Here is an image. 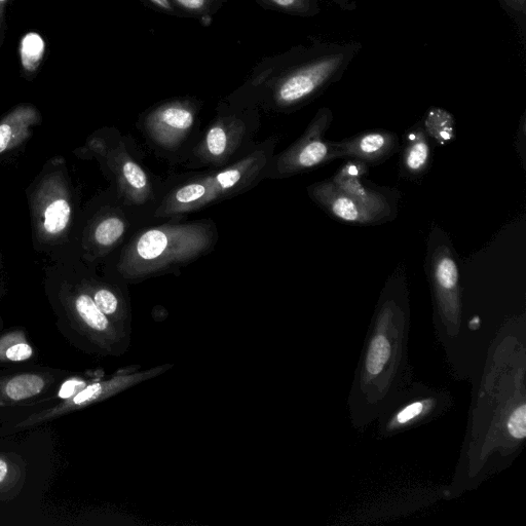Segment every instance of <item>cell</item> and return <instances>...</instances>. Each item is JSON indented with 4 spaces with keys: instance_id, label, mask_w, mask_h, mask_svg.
Here are the masks:
<instances>
[{
    "instance_id": "6da1fadb",
    "label": "cell",
    "mask_w": 526,
    "mask_h": 526,
    "mask_svg": "<svg viewBox=\"0 0 526 526\" xmlns=\"http://www.w3.org/2000/svg\"><path fill=\"white\" fill-rule=\"evenodd\" d=\"M362 49L359 42L299 45L262 60L248 85L265 90L280 109L304 106L340 82Z\"/></svg>"
},
{
    "instance_id": "7a4b0ae2",
    "label": "cell",
    "mask_w": 526,
    "mask_h": 526,
    "mask_svg": "<svg viewBox=\"0 0 526 526\" xmlns=\"http://www.w3.org/2000/svg\"><path fill=\"white\" fill-rule=\"evenodd\" d=\"M45 287L59 324L73 344L103 357H120L128 352L131 336L98 309L69 258L56 260L46 269Z\"/></svg>"
},
{
    "instance_id": "3957f363",
    "label": "cell",
    "mask_w": 526,
    "mask_h": 526,
    "mask_svg": "<svg viewBox=\"0 0 526 526\" xmlns=\"http://www.w3.org/2000/svg\"><path fill=\"white\" fill-rule=\"evenodd\" d=\"M32 245L53 261L73 255L75 196L66 161L50 159L26 190Z\"/></svg>"
},
{
    "instance_id": "277c9868",
    "label": "cell",
    "mask_w": 526,
    "mask_h": 526,
    "mask_svg": "<svg viewBox=\"0 0 526 526\" xmlns=\"http://www.w3.org/2000/svg\"><path fill=\"white\" fill-rule=\"evenodd\" d=\"M173 367L172 364H162L145 370H134L118 373L111 379L98 381L87 385L79 393L66 399L59 405L44 410L12 428L21 431L39 424L53 421L67 413L77 411L95 403H100L144 382L156 379Z\"/></svg>"
},
{
    "instance_id": "5b68a950",
    "label": "cell",
    "mask_w": 526,
    "mask_h": 526,
    "mask_svg": "<svg viewBox=\"0 0 526 526\" xmlns=\"http://www.w3.org/2000/svg\"><path fill=\"white\" fill-rule=\"evenodd\" d=\"M369 169L370 166L363 162L347 159L330 180L337 189L393 220L397 215L400 193L369 183L366 180Z\"/></svg>"
},
{
    "instance_id": "8992f818",
    "label": "cell",
    "mask_w": 526,
    "mask_h": 526,
    "mask_svg": "<svg viewBox=\"0 0 526 526\" xmlns=\"http://www.w3.org/2000/svg\"><path fill=\"white\" fill-rule=\"evenodd\" d=\"M332 121L330 108L323 107L317 112L304 138L287 154L284 161L287 172L312 170L337 160L335 141L324 139Z\"/></svg>"
},
{
    "instance_id": "52a82bcc",
    "label": "cell",
    "mask_w": 526,
    "mask_h": 526,
    "mask_svg": "<svg viewBox=\"0 0 526 526\" xmlns=\"http://www.w3.org/2000/svg\"><path fill=\"white\" fill-rule=\"evenodd\" d=\"M309 193L316 204L337 220L362 227L391 221L385 215L337 189L330 179L312 185Z\"/></svg>"
},
{
    "instance_id": "ba28073f",
    "label": "cell",
    "mask_w": 526,
    "mask_h": 526,
    "mask_svg": "<svg viewBox=\"0 0 526 526\" xmlns=\"http://www.w3.org/2000/svg\"><path fill=\"white\" fill-rule=\"evenodd\" d=\"M337 160L353 159L377 166L392 158L400 149L399 137L386 130L367 131L335 141Z\"/></svg>"
},
{
    "instance_id": "9c48e42d",
    "label": "cell",
    "mask_w": 526,
    "mask_h": 526,
    "mask_svg": "<svg viewBox=\"0 0 526 526\" xmlns=\"http://www.w3.org/2000/svg\"><path fill=\"white\" fill-rule=\"evenodd\" d=\"M69 258L75 271H77L83 285L92 296L98 309L121 331L127 335H132L131 313L125 299L121 294L104 283L98 282L84 271L80 258L77 255H70Z\"/></svg>"
},
{
    "instance_id": "30bf717a",
    "label": "cell",
    "mask_w": 526,
    "mask_h": 526,
    "mask_svg": "<svg viewBox=\"0 0 526 526\" xmlns=\"http://www.w3.org/2000/svg\"><path fill=\"white\" fill-rule=\"evenodd\" d=\"M195 123V109L190 101H173L162 105L147 118V125L162 143L176 142Z\"/></svg>"
},
{
    "instance_id": "8fae6325",
    "label": "cell",
    "mask_w": 526,
    "mask_h": 526,
    "mask_svg": "<svg viewBox=\"0 0 526 526\" xmlns=\"http://www.w3.org/2000/svg\"><path fill=\"white\" fill-rule=\"evenodd\" d=\"M42 122L41 111L32 104L23 103L10 110L0 119V159L21 147Z\"/></svg>"
},
{
    "instance_id": "7c38bea8",
    "label": "cell",
    "mask_w": 526,
    "mask_h": 526,
    "mask_svg": "<svg viewBox=\"0 0 526 526\" xmlns=\"http://www.w3.org/2000/svg\"><path fill=\"white\" fill-rule=\"evenodd\" d=\"M431 160L430 138L420 122L405 135L400 159L401 177L408 179L423 177L429 171Z\"/></svg>"
},
{
    "instance_id": "4fadbf2b",
    "label": "cell",
    "mask_w": 526,
    "mask_h": 526,
    "mask_svg": "<svg viewBox=\"0 0 526 526\" xmlns=\"http://www.w3.org/2000/svg\"><path fill=\"white\" fill-rule=\"evenodd\" d=\"M126 225L124 221L117 216H106L99 218L94 222L89 230H85L81 243L74 247V255L81 248L82 256L87 258L93 252H102L103 250L114 246L124 235Z\"/></svg>"
},
{
    "instance_id": "5bb4252c",
    "label": "cell",
    "mask_w": 526,
    "mask_h": 526,
    "mask_svg": "<svg viewBox=\"0 0 526 526\" xmlns=\"http://www.w3.org/2000/svg\"><path fill=\"white\" fill-rule=\"evenodd\" d=\"M182 233H171L163 230H152L143 234L136 245V254L145 262L161 261L174 253L181 252L184 248H177L178 237ZM189 244V243H185Z\"/></svg>"
},
{
    "instance_id": "9a60e30c",
    "label": "cell",
    "mask_w": 526,
    "mask_h": 526,
    "mask_svg": "<svg viewBox=\"0 0 526 526\" xmlns=\"http://www.w3.org/2000/svg\"><path fill=\"white\" fill-rule=\"evenodd\" d=\"M49 379L40 373H20L8 378L0 386V397L19 403L39 396L48 388Z\"/></svg>"
},
{
    "instance_id": "2e32d148",
    "label": "cell",
    "mask_w": 526,
    "mask_h": 526,
    "mask_svg": "<svg viewBox=\"0 0 526 526\" xmlns=\"http://www.w3.org/2000/svg\"><path fill=\"white\" fill-rule=\"evenodd\" d=\"M422 125L428 137L438 145H446L456 138L455 117L443 108H429Z\"/></svg>"
},
{
    "instance_id": "e0dca14e",
    "label": "cell",
    "mask_w": 526,
    "mask_h": 526,
    "mask_svg": "<svg viewBox=\"0 0 526 526\" xmlns=\"http://www.w3.org/2000/svg\"><path fill=\"white\" fill-rule=\"evenodd\" d=\"M46 52L43 36L37 32H28L20 44V61L23 77L32 81L39 71Z\"/></svg>"
},
{
    "instance_id": "ac0fdd59",
    "label": "cell",
    "mask_w": 526,
    "mask_h": 526,
    "mask_svg": "<svg viewBox=\"0 0 526 526\" xmlns=\"http://www.w3.org/2000/svg\"><path fill=\"white\" fill-rule=\"evenodd\" d=\"M34 356V350L22 330L0 336V363H22Z\"/></svg>"
},
{
    "instance_id": "d6986e66",
    "label": "cell",
    "mask_w": 526,
    "mask_h": 526,
    "mask_svg": "<svg viewBox=\"0 0 526 526\" xmlns=\"http://www.w3.org/2000/svg\"><path fill=\"white\" fill-rule=\"evenodd\" d=\"M268 10L300 18H314L321 13L319 0H256Z\"/></svg>"
},
{
    "instance_id": "ffe728a7",
    "label": "cell",
    "mask_w": 526,
    "mask_h": 526,
    "mask_svg": "<svg viewBox=\"0 0 526 526\" xmlns=\"http://www.w3.org/2000/svg\"><path fill=\"white\" fill-rule=\"evenodd\" d=\"M183 17L210 20L228 0H171Z\"/></svg>"
},
{
    "instance_id": "44dd1931",
    "label": "cell",
    "mask_w": 526,
    "mask_h": 526,
    "mask_svg": "<svg viewBox=\"0 0 526 526\" xmlns=\"http://www.w3.org/2000/svg\"><path fill=\"white\" fill-rule=\"evenodd\" d=\"M391 355V346L383 335L372 341L366 360V368L372 375L379 374L385 367Z\"/></svg>"
},
{
    "instance_id": "7402d4cb",
    "label": "cell",
    "mask_w": 526,
    "mask_h": 526,
    "mask_svg": "<svg viewBox=\"0 0 526 526\" xmlns=\"http://www.w3.org/2000/svg\"><path fill=\"white\" fill-rule=\"evenodd\" d=\"M501 8L513 22L519 44L526 47V0H498Z\"/></svg>"
},
{
    "instance_id": "603a6c76",
    "label": "cell",
    "mask_w": 526,
    "mask_h": 526,
    "mask_svg": "<svg viewBox=\"0 0 526 526\" xmlns=\"http://www.w3.org/2000/svg\"><path fill=\"white\" fill-rule=\"evenodd\" d=\"M207 195L206 186L202 183H192L181 187L176 193L175 200L182 205L202 201Z\"/></svg>"
},
{
    "instance_id": "cb8c5ba5",
    "label": "cell",
    "mask_w": 526,
    "mask_h": 526,
    "mask_svg": "<svg viewBox=\"0 0 526 526\" xmlns=\"http://www.w3.org/2000/svg\"><path fill=\"white\" fill-rule=\"evenodd\" d=\"M228 137L222 127L212 128L207 136V146L211 155L219 157L227 149Z\"/></svg>"
},
{
    "instance_id": "d4e9b609",
    "label": "cell",
    "mask_w": 526,
    "mask_h": 526,
    "mask_svg": "<svg viewBox=\"0 0 526 526\" xmlns=\"http://www.w3.org/2000/svg\"><path fill=\"white\" fill-rule=\"evenodd\" d=\"M509 433L516 439L526 436V405L523 404L513 413L508 423Z\"/></svg>"
},
{
    "instance_id": "484cf974",
    "label": "cell",
    "mask_w": 526,
    "mask_h": 526,
    "mask_svg": "<svg viewBox=\"0 0 526 526\" xmlns=\"http://www.w3.org/2000/svg\"><path fill=\"white\" fill-rule=\"evenodd\" d=\"M123 174L130 185L136 190H142L147 184L144 171L135 163L127 162L123 167Z\"/></svg>"
},
{
    "instance_id": "4316f807",
    "label": "cell",
    "mask_w": 526,
    "mask_h": 526,
    "mask_svg": "<svg viewBox=\"0 0 526 526\" xmlns=\"http://www.w3.org/2000/svg\"><path fill=\"white\" fill-rule=\"evenodd\" d=\"M242 169H231L216 176L215 182L218 192L233 189L242 179Z\"/></svg>"
},
{
    "instance_id": "83f0119b",
    "label": "cell",
    "mask_w": 526,
    "mask_h": 526,
    "mask_svg": "<svg viewBox=\"0 0 526 526\" xmlns=\"http://www.w3.org/2000/svg\"><path fill=\"white\" fill-rule=\"evenodd\" d=\"M17 480L15 464L6 457L0 456V492L8 490V485Z\"/></svg>"
},
{
    "instance_id": "f1b7e54d",
    "label": "cell",
    "mask_w": 526,
    "mask_h": 526,
    "mask_svg": "<svg viewBox=\"0 0 526 526\" xmlns=\"http://www.w3.org/2000/svg\"><path fill=\"white\" fill-rule=\"evenodd\" d=\"M143 2L146 3L149 7H152L153 9L163 14H166L172 17L183 18V16L174 7L171 0H143Z\"/></svg>"
},
{
    "instance_id": "f546056e",
    "label": "cell",
    "mask_w": 526,
    "mask_h": 526,
    "mask_svg": "<svg viewBox=\"0 0 526 526\" xmlns=\"http://www.w3.org/2000/svg\"><path fill=\"white\" fill-rule=\"evenodd\" d=\"M87 385H89L85 380L81 379H71L70 381L66 382L60 389L59 397L66 400L73 395L79 393L81 390H83Z\"/></svg>"
},
{
    "instance_id": "4dcf8cb0",
    "label": "cell",
    "mask_w": 526,
    "mask_h": 526,
    "mask_svg": "<svg viewBox=\"0 0 526 526\" xmlns=\"http://www.w3.org/2000/svg\"><path fill=\"white\" fill-rule=\"evenodd\" d=\"M422 410H423V404L422 403H420V402L413 403V404L407 406L405 409H403L399 413V415L397 417V421L400 424H404V423L410 421L411 419L416 418L417 416H419L420 413L422 412Z\"/></svg>"
},
{
    "instance_id": "1f68e13d",
    "label": "cell",
    "mask_w": 526,
    "mask_h": 526,
    "mask_svg": "<svg viewBox=\"0 0 526 526\" xmlns=\"http://www.w3.org/2000/svg\"><path fill=\"white\" fill-rule=\"evenodd\" d=\"M525 112L521 117L518 134H517V150L522 162L523 167H525Z\"/></svg>"
},
{
    "instance_id": "d6a6232c",
    "label": "cell",
    "mask_w": 526,
    "mask_h": 526,
    "mask_svg": "<svg viewBox=\"0 0 526 526\" xmlns=\"http://www.w3.org/2000/svg\"><path fill=\"white\" fill-rule=\"evenodd\" d=\"M11 0H0V49H2L6 37V13Z\"/></svg>"
},
{
    "instance_id": "836d02e7",
    "label": "cell",
    "mask_w": 526,
    "mask_h": 526,
    "mask_svg": "<svg viewBox=\"0 0 526 526\" xmlns=\"http://www.w3.org/2000/svg\"><path fill=\"white\" fill-rule=\"evenodd\" d=\"M331 2L338 9L344 12H354L357 10V4L355 0H331Z\"/></svg>"
},
{
    "instance_id": "e575fe53",
    "label": "cell",
    "mask_w": 526,
    "mask_h": 526,
    "mask_svg": "<svg viewBox=\"0 0 526 526\" xmlns=\"http://www.w3.org/2000/svg\"><path fill=\"white\" fill-rule=\"evenodd\" d=\"M2 262H3V254H2V252H0V267H3L2 266L3 265Z\"/></svg>"
},
{
    "instance_id": "d590c367",
    "label": "cell",
    "mask_w": 526,
    "mask_h": 526,
    "mask_svg": "<svg viewBox=\"0 0 526 526\" xmlns=\"http://www.w3.org/2000/svg\"><path fill=\"white\" fill-rule=\"evenodd\" d=\"M2 268H0V272H2ZM2 327H3V320H2V318H0V328H2Z\"/></svg>"
}]
</instances>
